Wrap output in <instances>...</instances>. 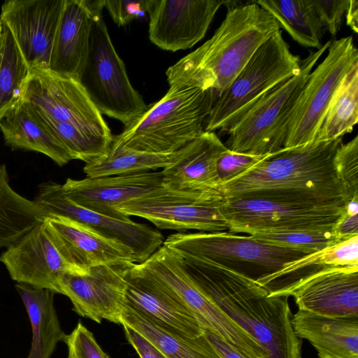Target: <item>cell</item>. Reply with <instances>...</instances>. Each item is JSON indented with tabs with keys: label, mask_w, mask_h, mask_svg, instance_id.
<instances>
[{
	"label": "cell",
	"mask_w": 358,
	"mask_h": 358,
	"mask_svg": "<svg viewBox=\"0 0 358 358\" xmlns=\"http://www.w3.org/2000/svg\"><path fill=\"white\" fill-rule=\"evenodd\" d=\"M197 287L253 337L270 358H301L288 296H269L255 280L202 261L180 257Z\"/></svg>",
	"instance_id": "1"
},
{
	"label": "cell",
	"mask_w": 358,
	"mask_h": 358,
	"mask_svg": "<svg viewBox=\"0 0 358 358\" xmlns=\"http://www.w3.org/2000/svg\"><path fill=\"white\" fill-rule=\"evenodd\" d=\"M29 72L10 31L3 26L0 39V121L22 101Z\"/></svg>",
	"instance_id": "34"
},
{
	"label": "cell",
	"mask_w": 358,
	"mask_h": 358,
	"mask_svg": "<svg viewBox=\"0 0 358 358\" xmlns=\"http://www.w3.org/2000/svg\"><path fill=\"white\" fill-rule=\"evenodd\" d=\"M295 335L309 341L320 358H358V317H331L299 310Z\"/></svg>",
	"instance_id": "25"
},
{
	"label": "cell",
	"mask_w": 358,
	"mask_h": 358,
	"mask_svg": "<svg viewBox=\"0 0 358 358\" xmlns=\"http://www.w3.org/2000/svg\"><path fill=\"white\" fill-rule=\"evenodd\" d=\"M358 198L349 201L345 205V213L348 215H358Z\"/></svg>",
	"instance_id": "45"
},
{
	"label": "cell",
	"mask_w": 358,
	"mask_h": 358,
	"mask_svg": "<svg viewBox=\"0 0 358 358\" xmlns=\"http://www.w3.org/2000/svg\"><path fill=\"white\" fill-rule=\"evenodd\" d=\"M187 145L175 152L149 153L126 148L112 140L107 153L85 164L83 171L88 178H96L163 169L177 161Z\"/></svg>",
	"instance_id": "32"
},
{
	"label": "cell",
	"mask_w": 358,
	"mask_h": 358,
	"mask_svg": "<svg viewBox=\"0 0 358 358\" xmlns=\"http://www.w3.org/2000/svg\"><path fill=\"white\" fill-rule=\"evenodd\" d=\"M331 41L301 60L299 73L268 92L229 131L227 148L255 155L283 148L290 117L309 74Z\"/></svg>",
	"instance_id": "8"
},
{
	"label": "cell",
	"mask_w": 358,
	"mask_h": 358,
	"mask_svg": "<svg viewBox=\"0 0 358 358\" xmlns=\"http://www.w3.org/2000/svg\"><path fill=\"white\" fill-rule=\"evenodd\" d=\"M1 39V38H0Z\"/></svg>",
	"instance_id": "47"
},
{
	"label": "cell",
	"mask_w": 358,
	"mask_h": 358,
	"mask_svg": "<svg viewBox=\"0 0 358 358\" xmlns=\"http://www.w3.org/2000/svg\"><path fill=\"white\" fill-rule=\"evenodd\" d=\"M342 138L282 148L241 177L217 187L224 199L240 196L309 203H343L334 155Z\"/></svg>",
	"instance_id": "2"
},
{
	"label": "cell",
	"mask_w": 358,
	"mask_h": 358,
	"mask_svg": "<svg viewBox=\"0 0 358 358\" xmlns=\"http://www.w3.org/2000/svg\"><path fill=\"white\" fill-rule=\"evenodd\" d=\"M301 59L292 52L279 31L262 45L230 86L214 102L205 131H228L268 92L301 70Z\"/></svg>",
	"instance_id": "6"
},
{
	"label": "cell",
	"mask_w": 358,
	"mask_h": 358,
	"mask_svg": "<svg viewBox=\"0 0 358 358\" xmlns=\"http://www.w3.org/2000/svg\"><path fill=\"white\" fill-rule=\"evenodd\" d=\"M3 24H2L1 20L0 19V38H1V36H2V34H3Z\"/></svg>",
	"instance_id": "46"
},
{
	"label": "cell",
	"mask_w": 358,
	"mask_h": 358,
	"mask_svg": "<svg viewBox=\"0 0 358 358\" xmlns=\"http://www.w3.org/2000/svg\"><path fill=\"white\" fill-rule=\"evenodd\" d=\"M0 262L17 283L48 289L55 294H61L59 280L64 274L77 273L49 238L43 222L7 247L0 256Z\"/></svg>",
	"instance_id": "19"
},
{
	"label": "cell",
	"mask_w": 358,
	"mask_h": 358,
	"mask_svg": "<svg viewBox=\"0 0 358 358\" xmlns=\"http://www.w3.org/2000/svg\"><path fill=\"white\" fill-rule=\"evenodd\" d=\"M249 236L261 242L308 254L322 250L340 242L337 241L334 231H290Z\"/></svg>",
	"instance_id": "35"
},
{
	"label": "cell",
	"mask_w": 358,
	"mask_h": 358,
	"mask_svg": "<svg viewBox=\"0 0 358 358\" xmlns=\"http://www.w3.org/2000/svg\"><path fill=\"white\" fill-rule=\"evenodd\" d=\"M152 3L153 0H105L104 8L115 24L121 27L145 17Z\"/></svg>",
	"instance_id": "39"
},
{
	"label": "cell",
	"mask_w": 358,
	"mask_h": 358,
	"mask_svg": "<svg viewBox=\"0 0 358 358\" xmlns=\"http://www.w3.org/2000/svg\"><path fill=\"white\" fill-rule=\"evenodd\" d=\"M204 334L222 358H255L208 329Z\"/></svg>",
	"instance_id": "42"
},
{
	"label": "cell",
	"mask_w": 358,
	"mask_h": 358,
	"mask_svg": "<svg viewBox=\"0 0 358 358\" xmlns=\"http://www.w3.org/2000/svg\"><path fill=\"white\" fill-rule=\"evenodd\" d=\"M138 266L176 294L204 329L255 358H270L257 341L232 321L194 282L180 257L163 245Z\"/></svg>",
	"instance_id": "12"
},
{
	"label": "cell",
	"mask_w": 358,
	"mask_h": 358,
	"mask_svg": "<svg viewBox=\"0 0 358 358\" xmlns=\"http://www.w3.org/2000/svg\"><path fill=\"white\" fill-rule=\"evenodd\" d=\"M224 199L217 190H180L162 185L116 209L128 217L148 220L162 229L225 231L229 226L221 210Z\"/></svg>",
	"instance_id": "10"
},
{
	"label": "cell",
	"mask_w": 358,
	"mask_h": 358,
	"mask_svg": "<svg viewBox=\"0 0 358 358\" xmlns=\"http://www.w3.org/2000/svg\"><path fill=\"white\" fill-rule=\"evenodd\" d=\"M227 148L215 131H205L187 145L177 161L161 171L162 185L180 190H217L216 164Z\"/></svg>",
	"instance_id": "24"
},
{
	"label": "cell",
	"mask_w": 358,
	"mask_h": 358,
	"mask_svg": "<svg viewBox=\"0 0 358 358\" xmlns=\"http://www.w3.org/2000/svg\"><path fill=\"white\" fill-rule=\"evenodd\" d=\"M231 1L153 0L148 13L149 38L164 50L191 48L203 38L218 9Z\"/></svg>",
	"instance_id": "17"
},
{
	"label": "cell",
	"mask_w": 358,
	"mask_h": 358,
	"mask_svg": "<svg viewBox=\"0 0 358 358\" xmlns=\"http://www.w3.org/2000/svg\"><path fill=\"white\" fill-rule=\"evenodd\" d=\"M227 7L214 34L166 71L171 86L213 89L218 96L259 48L280 31L276 20L255 1Z\"/></svg>",
	"instance_id": "3"
},
{
	"label": "cell",
	"mask_w": 358,
	"mask_h": 358,
	"mask_svg": "<svg viewBox=\"0 0 358 358\" xmlns=\"http://www.w3.org/2000/svg\"><path fill=\"white\" fill-rule=\"evenodd\" d=\"M163 245L183 259L211 263L255 281L308 255L229 231L178 232Z\"/></svg>",
	"instance_id": "7"
},
{
	"label": "cell",
	"mask_w": 358,
	"mask_h": 358,
	"mask_svg": "<svg viewBox=\"0 0 358 358\" xmlns=\"http://www.w3.org/2000/svg\"><path fill=\"white\" fill-rule=\"evenodd\" d=\"M350 0H312L324 27L332 36L340 31Z\"/></svg>",
	"instance_id": "40"
},
{
	"label": "cell",
	"mask_w": 358,
	"mask_h": 358,
	"mask_svg": "<svg viewBox=\"0 0 358 358\" xmlns=\"http://www.w3.org/2000/svg\"><path fill=\"white\" fill-rule=\"evenodd\" d=\"M129 343L141 358H167L152 341L125 323L121 324Z\"/></svg>",
	"instance_id": "41"
},
{
	"label": "cell",
	"mask_w": 358,
	"mask_h": 358,
	"mask_svg": "<svg viewBox=\"0 0 358 358\" xmlns=\"http://www.w3.org/2000/svg\"><path fill=\"white\" fill-rule=\"evenodd\" d=\"M92 18L89 48L78 81L101 114L127 125L148 108L131 85L103 18L105 0H87Z\"/></svg>",
	"instance_id": "5"
},
{
	"label": "cell",
	"mask_w": 358,
	"mask_h": 358,
	"mask_svg": "<svg viewBox=\"0 0 358 358\" xmlns=\"http://www.w3.org/2000/svg\"><path fill=\"white\" fill-rule=\"evenodd\" d=\"M218 94L213 89L171 86L166 94L113 136L116 143L149 153L178 152L205 131Z\"/></svg>",
	"instance_id": "4"
},
{
	"label": "cell",
	"mask_w": 358,
	"mask_h": 358,
	"mask_svg": "<svg viewBox=\"0 0 358 358\" xmlns=\"http://www.w3.org/2000/svg\"><path fill=\"white\" fill-rule=\"evenodd\" d=\"M20 294L32 329L31 349L27 358H50L59 341L66 334L62 331L54 306L55 294L48 289L17 283Z\"/></svg>",
	"instance_id": "28"
},
{
	"label": "cell",
	"mask_w": 358,
	"mask_h": 358,
	"mask_svg": "<svg viewBox=\"0 0 358 358\" xmlns=\"http://www.w3.org/2000/svg\"><path fill=\"white\" fill-rule=\"evenodd\" d=\"M162 185L161 171H147L117 176L68 178L62 185L65 196L77 205L99 214L120 220L130 217L117 208Z\"/></svg>",
	"instance_id": "20"
},
{
	"label": "cell",
	"mask_w": 358,
	"mask_h": 358,
	"mask_svg": "<svg viewBox=\"0 0 358 358\" xmlns=\"http://www.w3.org/2000/svg\"><path fill=\"white\" fill-rule=\"evenodd\" d=\"M68 358H109L96 341L92 333L78 322L73 331L66 335Z\"/></svg>",
	"instance_id": "38"
},
{
	"label": "cell",
	"mask_w": 358,
	"mask_h": 358,
	"mask_svg": "<svg viewBox=\"0 0 358 358\" xmlns=\"http://www.w3.org/2000/svg\"><path fill=\"white\" fill-rule=\"evenodd\" d=\"M338 241L358 235V215H348L345 213L334 228Z\"/></svg>",
	"instance_id": "43"
},
{
	"label": "cell",
	"mask_w": 358,
	"mask_h": 358,
	"mask_svg": "<svg viewBox=\"0 0 358 358\" xmlns=\"http://www.w3.org/2000/svg\"><path fill=\"white\" fill-rule=\"evenodd\" d=\"M6 143L15 149L41 152L62 166L72 160L64 143L45 124L38 110L22 101L1 121Z\"/></svg>",
	"instance_id": "26"
},
{
	"label": "cell",
	"mask_w": 358,
	"mask_h": 358,
	"mask_svg": "<svg viewBox=\"0 0 358 358\" xmlns=\"http://www.w3.org/2000/svg\"><path fill=\"white\" fill-rule=\"evenodd\" d=\"M92 18L87 0H65L48 69L78 80L88 52Z\"/></svg>",
	"instance_id": "23"
},
{
	"label": "cell",
	"mask_w": 358,
	"mask_h": 358,
	"mask_svg": "<svg viewBox=\"0 0 358 358\" xmlns=\"http://www.w3.org/2000/svg\"><path fill=\"white\" fill-rule=\"evenodd\" d=\"M347 25L355 33H358V1L350 0L345 12Z\"/></svg>",
	"instance_id": "44"
},
{
	"label": "cell",
	"mask_w": 358,
	"mask_h": 358,
	"mask_svg": "<svg viewBox=\"0 0 358 358\" xmlns=\"http://www.w3.org/2000/svg\"><path fill=\"white\" fill-rule=\"evenodd\" d=\"M276 20L280 28L299 45L319 50L325 30L312 0L255 1Z\"/></svg>",
	"instance_id": "30"
},
{
	"label": "cell",
	"mask_w": 358,
	"mask_h": 358,
	"mask_svg": "<svg viewBox=\"0 0 358 358\" xmlns=\"http://www.w3.org/2000/svg\"><path fill=\"white\" fill-rule=\"evenodd\" d=\"M43 225L49 238L65 262L77 273L95 266L121 262L136 263L133 252L92 229L71 219L46 216Z\"/></svg>",
	"instance_id": "18"
},
{
	"label": "cell",
	"mask_w": 358,
	"mask_h": 358,
	"mask_svg": "<svg viewBox=\"0 0 358 358\" xmlns=\"http://www.w3.org/2000/svg\"><path fill=\"white\" fill-rule=\"evenodd\" d=\"M324 60L308 76L290 117L284 148L315 140L330 101L344 77L358 63L351 36L331 41Z\"/></svg>",
	"instance_id": "11"
},
{
	"label": "cell",
	"mask_w": 358,
	"mask_h": 358,
	"mask_svg": "<svg viewBox=\"0 0 358 358\" xmlns=\"http://www.w3.org/2000/svg\"><path fill=\"white\" fill-rule=\"evenodd\" d=\"M22 101L52 120L69 124L106 143L112 142L110 128L78 80L48 69H33L25 81Z\"/></svg>",
	"instance_id": "13"
},
{
	"label": "cell",
	"mask_w": 358,
	"mask_h": 358,
	"mask_svg": "<svg viewBox=\"0 0 358 358\" xmlns=\"http://www.w3.org/2000/svg\"><path fill=\"white\" fill-rule=\"evenodd\" d=\"M45 214L33 201L17 193L9 185L6 166H0V248L20 239L37 224Z\"/></svg>",
	"instance_id": "31"
},
{
	"label": "cell",
	"mask_w": 358,
	"mask_h": 358,
	"mask_svg": "<svg viewBox=\"0 0 358 358\" xmlns=\"http://www.w3.org/2000/svg\"><path fill=\"white\" fill-rule=\"evenodd\" d=\"M334 164L345 205L349 201L358 198V136L338 146Z\"/></svg>",
	"instance_id": "36"
},
{
	"label": "cell",
	"mask_w": 358,
	"mask_h": 358,
	"mask_svg": "<svg viewBox=\"0 0 358 358\" xmlns=\"http://www.w3.org/2000/svg\"><path fill=\"white\" fill-rule=\"evenodd\" d=\"M65 0H9L0 19L10 31L29 71L48 69Z\"/></svg>",
	"instance_id": "16"
},
{
	"label": "cell",
	"mask_w": 358,
	"mask_h": 358,
	"mask_svg": "<svg viewBox=\"0 0 358 358\" xmlns=\"http://www.w3.org/2000/svg\"><path fill=\"white\" fill-rule=\"evenodd\" d=\"M269 155H250L227 148L219 157L216 164L217 187L241 177Z\"/></svg>",
	"instance_id": "37"
},
{
	"label": "cell",
	"mask_w": 358,
	"mask_h": 358,
	"mask_svg": "<svg viewBox=\"0 0 358 358\" xmlns=\"http://www.w3.org/2000/svg\"><path fill=\"white\" fill-rule=\"evenodd\" d=\"M125 304L173 333L189 338L204 334L202 325L186 304L137 264L127 276Z\"/></svg>",
	"instance_id": "21"
},
{
	"label": "cell",
	"mask_w": 358,
	"mask_h": 358,
	"mask_svg": "<svg viewBox=\"0 0 358 358\" xmlns=\"http://www.w3.org/2000/svg\"><path fill=\"white\" fill-rule=\"evenodd\" d=\"M122 323L148 338L167 358H222L204 334L189 338L173 333L126 304L122 313Z\"/></svg>",
	"instance_id": "29"
},
{
	"label": "cell",
	"mask_w": 358,
	"mask_h": 358,
	"mask_svg": "<svg viewBox=\"0 0 358 358\" xmlns=\"http://www.w3.org/2000/svg\"><path fill=\"white\" fill-rule=\"evenodd\" d=\"M33 201L42 209L45 217L57 215L71 219L129 248L133 252L136 264L144 262L164 243L162 234L147 224L131 219L112 218L77 205L65 196L62 185L56 182L41 184Z\"/></svg>",
	"instance_id": "14"
},
{
	"label": "cell",
	"mask_w": 358,
	"mask_h": 358,
	"mask_svg": "<svg viewBox=\"0 0 358 358\" xmlns=\"http://www.w3.org/2000/svg\"><path fill=\"white\" fill-rule=\"evenodd\" d=\"M136 264L121 262L90 268L85 273L68 272L59 280L60 293L69 298L78 315L101 323L121 324L127 276Z\"/></svg>",
	"instance_id": "15"
},
{
	"label": "cell",
	"mask_w": 358,
	"mask_h": 358,
	"mask_svg": "<svg viewBox=\"0 0 358 358\" xmlns=\"http://www.w3.org/2000/svg\"><path fill=\"white\" fill-rule=\"evenodd\" d=\"M334 267H358V235L290 262L256 282L268 291L269 296H283L287 289L305 278Z\"/></svg>",
	"instance_id": "27"
},
{
	"label": "cell",
	"mask_w": 358,
	"mask_h": 358,
	"mask_svg": "<svg viewBox=\"0 0 358 358\" xmlns=\"http://www.w3.org/2000/svg\"><path fill=\"white\" fill-rule=\"evenodd\" d=\"M221 210L231 233L334 231L345 204L240 196L224 199Z\"/></svg>",
	"instance_id": "9"
},
{
	"label": "cell",
	"mask_w": 358,
	"mask_h": 358,
	"mask_svg": "<svg viewBox=\"0 0 358 358\" xmlns=\"http://www.w3.org/2000/svg\"><path fill=\"white\" fill-rule=\"evenodd\" d=\"M299 310L331 317H358V267L329 268L301 280L283 296Z\"/></svg>",
	"instance_id": "22"
},
{
	"label": "cell",
	"mask_w": 358,
	"mask_h": 358,
	"mask_svg": "<svg viewBox=\"0 0 358 358\" xmlns=\"http://www.w3.org/2000/svg\"><path fill=\"white\" fill-rule=\"evenodd\" d=\"M358 122V63L344 77L329 105L315 141H329L352 132Z\"/></svg>",
	"instance_id": "33"
}]
</instances>
